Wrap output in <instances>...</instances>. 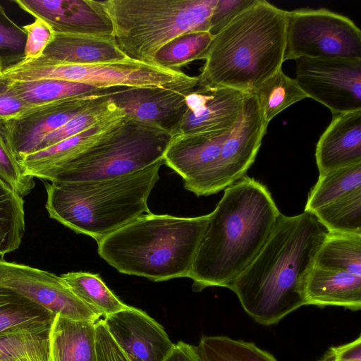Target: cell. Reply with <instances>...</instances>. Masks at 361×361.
<instances>
[{
  "instance_id": "1",
  "label": "cell",
  "mask_w": 361,
  "mask_h": 361,
  "mask_svg": "<svg viewBox=\"0 0 361 361\" xmlns=\"http://www.w3.org/2000/svg\"><path fill=\"white\" fill-rule=\"evenodd\" d=\"M328 233L311 212L280 214L260 252L228 287L257 323L277 324L307 305L305 283Z\"/></svg>"
},
{
  "instance_id": "2",
  "label": "cell",
  "mask_w": 361,
  "mask_h": 361,
  "mask_svg": "<svg viewBox=\"0 0 361 361\" xmlns=\"http://www.w3.org/2000/svg\"><path fill=\"white\" fill-rule=\"evenodd\" d=\"M280 214L267 188L253 178L226 188L188 276L192 290L228 288L260 252Z\"/></svg>"
},
{
  "instance_id": "3",
  "label": "cell",
  "mask_w": 361,
  "mask_h": 361,
  "mask_svg": "<svg viewBox=\"0 0 361 361\" xmlns=\"http://www.w3.org/2000/svg\"><path fill=\"white\" fill-rule=\"evenodd\" d=\"M287 13L257 0L238 14L213 37L198 85L251 92L282 68Z\"/></svg>"
},
{
  "instance_id": "4",
  "label": "cell",
  "mask_w": 361,
  "mask_h": 361,
  "mask_svg": "<svg viewBox=\"0 0 361 361\" xmlns=\"http://www.w3.org/2000/svg\"><path fill=\"white\" fill-rule=\"evenodd\" d=\"M209 219L145 214L98 241V254L122 274L156 282L188 277Z\"/></svg>"
},
{
  "instance_id": "5",
  "label": "cell",
  "mask_w": 361,
  "mask_h": 361,
  "mask_svg": "<svg viewBox=\"0 0 361 361\" xmlns=\"http://www.w3.org/2000/svg\"><path fill=\"white\" fill-rule=\"evenodd\" d=\"M163 164L164 159L140 171L104 180L45 183L46 209L50 218L97 243L151 212L147 200Z\"/></svg>"
},
{
  "instance_id": "6",
  "label": "cell",
  "mask_w": 361,
  "mask_h": 361,
  "mask_svg": "<svg viewBox=\"0 0 361 361\" xmlns=\"http://www.w3.org/2000/svg\"><path fill=\"white\" fill-rule=\"evenodd\" d=\"M216 1H100L118 48L128 59L150 64H154L157 51L173 38L190 32L209 31Z\"/></svg>"
},
{
  "instance_id": "7",
  "label": "cell",
  "mask_w": 361,
  "mask_h": 361,
  "mask_svg": "<svg viewBox=\"0 0 361 361\" xmlns=\"http://www.w3.org/2000/svg\"><path fill=\"white\" fill-rule=\"evenodd\" d=\"M172 135L127 116L59 169L50 183L116 178L140 171L164 157Z\"/></svg>"
},
{
  "instance_id": "8",
  "label": "cell",
  "mask_w": 361,
  "mask_h": 361,
  "mask_svg": "<svg viewBox=\"0 0 361 361\" xmlns=\"http://www.w3.org/2000/svg\"><path fill=\"white\" fill-rule=\"evenodd\" d=\"M12 81L56 79L81 82L101 88L114 87H159L178 91L192 90L198 76L182 71L130 59L104 63L77 65L49 60L44 56L23 59L0 73Z\"/></svg>"
},
{
  "instance_id": "9",
  "label": "cell",
  "mask_w": 361,
  "mask_h": 361,
  "mask_svg": "<svg viewBox=\"0 0 361 361\" xmlns=\"http://www.w3.org/2000/svg\"><path fill=\"white\" fill-rule=\"evenodd\" d=\"M301 57L361 59V31L350 18L326 8L288 11L283 62Z\"/></svg>"
},
{
  "instance_id": "10",
  "label": "cell",
  "mask_w": 361,
  "mask_h": 361,
  "mask_svg": "<svg viewBox=\"0 0 361 361\" xmlns=\"http://www.w3.org/2000/svg\"><path fill=\"white\" fill-rule=\"evenodd\" d=\"M267 126L255 95L245 92L240 115L216 161L189 191L198 197L208 196L224 190L245 176L255 160Z\"/></svg>"
},
{
  "instance_id": "11",
  "label": "cell",
  "mask_w": 361,
  "mask_h": 361,
  "mask_svg": "<svg viewBox=\"0 0 361 361\" xmlns=\"http://www.w3.org/2000/svg\"><path fill=\"white\" fill-rule=\"evenodd\" d=\"M295 80L332 115L361 110V59L301 57Z\"/></svg>"
},
{
  "instance_id": "12",
  "label": "cell",
  "mask_w": 361,
  "mask_h": 361,
  "mask_svg": "<svg viewBox=\"0 0 361 361\" xmlns=\"http://www.w3.org/2000/svg\"><path fill=\"white\" fill-rule=\"evenodd\" d=\"M0 286L18 293L55 315L93 322L102 317L82 302L60 276L1 257Z\"/></svg>"
},
{
  "instance_id": "13",
  "label": "cell",
  "mask_w": 361,
  "mask_h": 361,
  "mask_svg": "<svg viewBox=\"0 0 361 361\" xmlns=\"http://www.w3.org/2000/svg\"><path fill=\"white\" fill-rule=\"evenodd\" d=\"M106 97L88 95L56 101L32 106L16 117L0 121L17 161L36 152L48 134Z\"/></svg>"
},
{
  "instance_id": "14",
  "label": "cell",
  "mask_w": 361,
  "mask_h": 361,
  "mask_svg": "<svg viewBox=\"0 0 361 361\" xmlns=\"http://www.w3.org/2000/svg\"><path fill=\"white\" fill-rule=\"evenodd\" d=\"M103 322L130 361H164L174 346L163 326L140 309L129 306Z\"/></svg>"
},
{
  "instance_id": "15",
  "label": "cell",
  "mask_w": 361,
  "mask_h": 361,
  "mask_svg": "<svg viewBox=\"0 0 361 361\" xmlns=\"http://www.w3.org/2000/svg\"><path fill=\"white\" fill-rule=\"evenodd\" d=\"M22 10L47 23L54 33L112 35L100 1L13 0Z\"/></svg>"
},
{
  "instance_id": "16",
  "label": "cell",
  "mask_w": 361,
  "mask_h": 361,
  "mask_svg": "<svg viewBox=\"0 0 361 361\" xmlns=\"http://www.w3.org/2000/svg\"><path fill=\"white\" fill-rule=\"evenodd\" d=\"M192 90L126 87L109 97L126 116L171 135L187 111L185 97Z\"/></svg>"
},
{
  "instance_id": "17",
  "label": "cell",
  "mask_w": 361,
  "mask_h": 361,
  "mask_svg": "<svg viewBox=\"0 0 361 361\" xmlns=\"http://www.w3.org/2000/svg\"><path fill=\"white\" fill-rule=\"evenodd\" d=\"M231 130L173 136L164 154V164L182 177L189 190L214 166Z\"/></svg>"
},
{
  "instance_id": "18",
  "label": "cell",
  "mask_w": 361,
  "mask_h": 361,
  "mask_svg": "<svg viewBox=\"0 0 361 361\" xmlns=\"http://www.w3.org/2000/svg\"><path fill=\"white\" fill-rule=\"evenodd\" d=\"M319 175L361 162V110L332 115L315 151Z\"/></svg>"
},
{
  "instance_id": "19",
  "label": "cell",
  "mask_w": 361,
  "mask_h": 361,
  "mask_svg": "<svg viewBox=\"0 0 361 361\" xmlns=\"http://www.w3.org/2000/svg\"><path fill=\"white\" fill-rule=\"evenodd\" d=\"M126 114L121 112L85 130L18 160L24 173L49 181L54 173L81 149L117 124Z\"/></svg>"
},
{
  "instance_id": "20",
  "label": "cell",
  "mask_w": 361,
  "mask_h": 361,
  "mask_svg": "<svg viewBox=\"0 0 361 361\" xmlns=\"http://www.w3.org/2000/svg\"><path fill=\"white\" fill-rule=\"evenodd\" d=\"M42 56L77 65L104 63L128 59L118 48L112 35L61 33H54Z\"/></svg>"
},
{
  "instance_id": "21",
  "label": "cell",
  "mask_w": 361,
  "mask_h": 361,
  "mask_svg": "<svg viewBox=\"0 0 361 361\" xmlns=\"http://www.w3.org/2000/svg\"><path fill=\"white\" fill-rule=\"evenodd\" d=\"M244 92L226 87H213L211 97L195 112L186 111L171 135L194 134L233 128L239 118Z\"/></svg>"
},
{
  "instance_id": "22",
  "label": "cell",
  "mask_w": 361,
  "mask_h": 361,
  "mask_svg": "<svg viewBox=\"0 0 361 361\" xmlns=\"http://www.w3.org/2000/svg\"><path fill=\"white\" fill-rule=\"evenodd\" d=\"M306 305L361 309V276L314 267L305 286Z\"/></svg>"
},
{
  "instance_id": "23",
  "label": "cell",
  "mask_w": 361,
  "mask_h": 361,
  "mask_svg": "<svg viewBox=\"0 0 361 361\" xmlns=\"http://www.w3.org/2000/svg\"><path fill=\"white\" fill-rule=\"evenodd\" d=\"M96 322L56 314L50 329L51 361H97Z\"/></svg>"
},
{
  "instance_id": "24",
  "label": "cell",
  "mask_w": 361,
  "mask_h": 361,
  "mask_svg": "<svg viewBox=\"0 0 361 361\" xmlns=\"http://www.w3.org/2000/svg\"><path fill=\"white\" fill-rule=\"evenodd\" d=\"M8 80L17 94L31 106L82 96L109 97L126 87L101 88L88 84L56 79Z\"/></svg>"
},
{
  "instance_id": "25",
  "label": "cell",
  "mask_w": 361,
  "mask_h": 361,
  "mask_svg": "<svg viewBox=\"0 0 361 361\" xmlns=\"http://www.w3.org/2000/svg\"><path fill=\"white\" fill-rule=\"evenodd\" d=\"M55 314L0 286V336L51 327Z\"/></svg>"
},
{
  "instance_id": "26",
  "label": "cell",
  "mask_w": 361,
  "mask_h": 361,
  "mask_svg": "<svg viewBox=\"0 0 361 361\" xmlns=\"http://www.w3.org/2000/svg\"><path fill=\"white\" fill-rule=\"evenodd\" d=\"M60 276L82 302L104 317L129 307L106 286L98 274L71 271Z\"/></svg>"
},
{
  "instance_id": "27",
  "label": "cell",
  "mask_w": 361,
  "mask_h": 361,
  "mask_svg": "<svg viewBox=\"0 0 361 361\" xmlns=\"http://www.w3.org/2000/svg\"><path fill=\"white\" fill-rule=\"evenodd\" d=\"M251 92L267 124L282 111L307 97L295 79L286 75L282 68L259 84Z\"/></svg>"
},
{
  "instance_id": "28",
  "label": "cell",
  "mask_w": 361,
  "mask_h": 361,
  "mask_svg": "<svg viewBox=\"0 0 361 361\" xmlns=\"http://www.w3.org/2000/svg\"><path fill=\"white\" fill-rule=\"evenodd\" d=\"M314 266L361 276V235L329 232Z\"/></svg>"
},
{
  "instance_id": "29",
  "label": "cell",
  "mask_w": 361,
  "mask_h": 361,
  "mask_svg": "<svg viewBox=\"0 0 361 361\" xmlns=\"http://www.w3.org/2000/svg\"><path fill=\"white\" fill-rule=\"evenodd\" d=\"M194 351L198 361H277L253 343L224 336H202Z\"/></svg>"
},
{
  "instance_id": "30",
  "label": "cell",
  "mask_w": 361,
  "mask_h": 361,
  "mask_svg": "<svg viewBox=\"0 0 361 361\" xmlns=\"http://www.w3.org/2000/svg\"><path fill=\"white\" fill-rule=\"evenodd\" d=\"M361 188V162L319 175L309 193L304 211L313 212L338 197Z\"/></svg>"
},
{
  "instance_id": "31",
  "label": "cell",
  "mask_w": 361,
  "mask_h": 361,
  "mask_svg": "<svg viewBox=\"0 0 361 361\" xmlns=\"http://www.w3.org/2000/svg\"><path fill=\"white\" fill-rule=\"evenodd\" d=\"M51 327L0 336V361H51Z\"/></svg>"
},
{
  "instance_id": "32",
  "label": "cell",
  "mask_w": 361,
  "mask_h": 361,
  "mask_svg": "<svg viewBox=\"0 0 361 361\" xmlns=\"http://www.w3.org/2000/svg\"><path fill=\"white\" fill-rule=\"evenodd\" d=\"M25 230L24 200L0 179V257L18 249Z\"/></svg>"
},
{
  "instance_id": "33",
  "label": "cell",
  "mask_w": 361,
  "mask_h": 361,
  "mask_svg": "<svg viewBox=\"0 0 361 361\" xmlns=\"http://www.w3.org/2000/svg\"><path fill=\"white\" fill-rule=\"evenodd\" d=\"M213 36L209 31L182 34L161 47L155 54L154 63L178 70L195 60L204 59Z\"/></svg>"
},
{
  "instance_id": "34",
  "label": "cell",
  "mask_w": 361,
  "mask_h": 361,
  "mask_svg": "<svg viewBox=\"0 0 361 361\" xmlns=\"http://www.w3.org/2000/svg\"><path fill=\"white\" fill-rule=\"evenodd\" d=\"M312 213L329 233L361 235V188Z\"/></svg>"
},
{
  "instance_id": "35",
  "label": "cell",
  "mask_w": 361,
  "mask_h": 361,
  "mask_svg": "<svg viewBox=\"0 0 361 361\" xmlns=\"http://www.w3.org/2000/svg\"><path fill=\"white\" fill-rule=\"evenodd\" d=\"M26 32L0 4V73L25 59Z\"/></svg>"
},
{
  "instance_id": "36",
  "label": "cell",
  "mask_w": 361,
  "mask_h": 361,
  "mask_svg": "<svg viewBox=\"0 0 361 361\" xmlns=\"http://www.w3.org/2000/svg\"><path fill=\"white\" fill-rule=\"evenodd\" d=\"M0 179L22 197L30 193L35 185L34 178L24 173L13 154L5 137L1 121Z\"/></svg>"
},
{
  "instance_id": "37",
  "label": "cell",
  "mask_w": 361,
  "mask_h": 361,
  "mask_svg": "<svg viewBox=\"0 0 361 361\" xmlns=\"http://www.w3.org/2000/svg\"><path fill=\"white\" fill-rule=\"evenodd\" d=\"M23 28L26 32L24 59L41 57L54 37V32L52 28L39 18H35V21L23 26Z\"/></svg>"
},
{
  "instance_id": "38",
  "label": "cell",
  "mask_w": 361,
  "mask_h": 361,
  "mask_svg": "<svg viewBox=\"0 0 361 361\" xmlns=\"http://www.w3.org/2000/svg\"><path fill=\"white\" fill-rule=\"evenodd\" d=\"M256 1L257 0H217L210 20L211 35L215 36L238 14Z\"/></svg>"
},
{
  "instance_id": "39",
  "label": "cell",
  "mask_w": 361,
  "mask_h": 361,
  "mask_svg": "<svg viewBox=\"0 0 361 361\" xmlns=\"http://www.w3.org/2000/svg\"><path fill=\"white\" fill-rule=\"evenodd\" d=\"M95 344L97 361H130L106 329L103 319L96 322Z\"/></svg>"
},
{
  "instance_id": "40",
  "label": "cell",
  "mask_w": 361,
  "mask_h": 361,
  "mask_svg": "<svg viewBox=\"0 0 361 361\" xmlns=\"http://www.w3.org/2000/svg\"><path fill=\"white\" fill-rule=\"evenodd\" d=\"M31 107L17 94L7 79L0 77V121L16 117Z\"/></svg>"
},
{
  "instance_id": "41",
  "label": "cell",
  "mask_w": 361,
  "mask_h": 361,
  "mask_svg": "<svg viewBox=\"0 0 361 361\" xmlns=\"http://www.w3.org/2000/svg\"><path fill=\"white\" fill-rule=\"evenodd\" d=\"M318 361H361V336L350 343L330 348Z\"/></svg>"
},
{
  "instance_id": "42",
  "label": "cell",
  "mask_w": 361,
  "mask_h": 361,
  "mask_svg": "<svg viewBox=\"0 0 361 361\" xmlns=\"http://www.w3.org/2000/svg\"><path fill=\"white\" fill-rule=\"evenodd\" d=\"M164 361H198L194 351V345L182 341L174 346Z\"/></svg>"
}]
</instances>
